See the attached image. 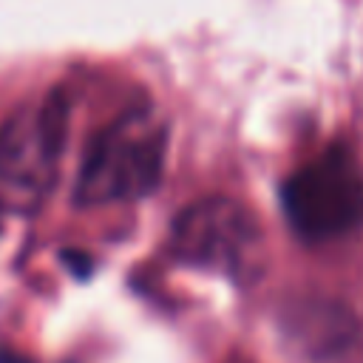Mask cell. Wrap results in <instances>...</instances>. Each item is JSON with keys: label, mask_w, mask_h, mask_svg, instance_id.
I'll list each match as a JSON object with an SVG mask.
<instances>
[{"label": "cell", "mask_w": 363, "mask_h": 363, "mask_svg": "<svg viewBox=\"0 0 363 363\" xmlns=\"http://www.w3.org/2000/svg\"><path fill=\"white\" fill-rule=\"evenodd\" d=\"M170 125L153 105H133L102 125L85 145L74 179L77 207L136 201L162 184Z\"/></svg>", "instance_id": "1"}, {"label": "cell", "mask_w": 363, "mask_h": 363, "mask_svg": "<svg viewBox=\"0 0 363 363\" xmlns=\"http://www.w3.org/2000/svg\"><path fill=\"white\" fill-rule=\"evenodd\" d=\"M289 230L309 244L343 238L363 227V162L337 139L292 170L278 187Z\"/></svg>", "instance_id": "2"}, {"label": "cell", "mask_w": 363, "mask_h": 363, "mask_svg": "<svg viewBox=\"0 0 363 363\" xmlns=\"http://www.w3.org/2000/svg\"><path fill=\"white\" fill-rule=\"evenodd\" d=\"M170 252L190 267L250 286L267 269V238L258 216L230 196H207L176 213Z\"/></svg>", "instance_id": "3"}, {"label": "cell", "mask_w": 363, "mask_h": 363, "mask_svg": "<svg viewBox=\"0 0 363 363\" xmlns=\"http://www.w3.org/2000/svg\"><path fill=\"white\" fill-rule=\"evenodd\" d=\"M71 99L65 88L23 102L0 125V196L14 210H34L60 176Z\"/></svg>", "instance_id": "4"}, {"label": "cell", "mask_w": 363, "mask_h": 363, "mask_svg": "<svg viewBox=\"0 0 363 363\" xmlns=\"http://www.w3.org/2000/svg\"><path fill=\"white\" fill-rule=\"evenodd\" d=\"M62 264L77 275V278H88L94 272V258L85 252V250H62L60 252Z\"/></svg>", "instance_id": "5"}, {"label": "cell", "mask_w": 363, "mask_h": 363, "mask_svg": "<svg viewBox=\"0 0 363 363\" xmlns=\"http://www.w3.org/2000/svg\"><path fill=\"white\" fill-rule=\"evenodd\" d=\"M0 363H34V360L23 357L20 352H6V349H0Z\"/></svg>", "instance_id": "6"}]
</instances>
